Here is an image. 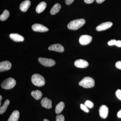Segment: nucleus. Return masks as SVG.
<instances>
[{"instance_id":"18","label":"nucleus","mask_w":121,"mask_h":121,"mask_svg":"<svg viewBox=\"0 0 121 121\" xmlns=\"http://www.w3.org/2000/svg\"><path fill=\"white\" fill-rule=\"evenodd\" d=\"M31 95L36 100H39L42 97V93L40 91L38 90H36L35 91H32L31 93Z\"/></svg>"},{"instance_id":"33","label":"nucleus","mask_w":121,"mask_h":121,"mask_svg":"<svg viewBox=\"0 0 121 121\" xmlns=\"http://www.w3.org/2000/svg\"><path fill=\"white\" fill-rule=\"evenodd\" d=\"M105 1V0H96V2L97 3H99V4H101Z\"/></svg>"},{"instance_id":"14","label":"nucleus","mask_w":121,"mask_h":121,"mask_svg":"<svg viewBox=\"0 0 121 121\" xmlns=\"http://www.w3.org/2000/svg\"><path fill=\"white\" fill-rule=\"evenodd\" d=\"M9 37L11 39L15 42H22L24 40V37L17 33H12L9 35Z\"/></svg>"},{"instance_id":"1","label":"nucleus","mask_w":121,"mask_h":121,"mask_svg":"<svg viewBox=\"0 0 121 121\" xmlns=\"http://www.w3.org/2000/svg\"><path fill=\"white\" fill-rule=\"evenodd\" d=\"M86 23V21L83 19H78L72 21L68 25V28L69 30H78L81 27Z\"/></svg>"},{"instance_id":"20","label":"nucleus","mask_w":121,"mask_h":121,"mask_svg":"<svg viewBox=\"0 0 121 121\" xmlns=\"http://www.w3.org/2000/svg\"><path fill=\"white\" fill-rule=\"evenodd\" d=\"M65 107V104L63 102H60L56 106L55 112L57 114L60 113L63 109Z\"/></svg>"},{"instance_id":"28","label":"nucleus","mask_w":121,"mask_h":121,"mask_svg":"<svg viewBox=\"0 0 121 121\" xmlns=\"http://www.w3.org/2000/svg\"><path fill=\"white\" fill-rule=\"evenodd\" d=\"M115 66L118 69H121V60L117 62L115 64Z\"/></svg>"},{"instance_id":"35","label":"nucleus","mask_w":121,"mask_h":121,"mask_svg":"<svg viewBox=\"0 0 121 121\" xmlns=\"http://www.w3.org/2000/svg\"><path fill=\"white\" fill-rule=\"evenodd\" d=\"M44 121H50L47 119H44Z\"/></svg>"},{"instance_id":"5","label":"nucleus","mask_w":121,"mask_h":121,"mask_svg":"<svg viewBox=\"0 0 121 121\" xmlns=\"http://www.w3.org/2000/svg\"><path fill=\"white\" fill-rule=\"evenodd\" d=\"M38 60L41 65L46 67L52 66L56 64L55 60L52 59L39 58Z\"/></svg>"},{"instance_id":"7","label":"nucleus","mask_w":121,"mask_h":121,"mask_svg":"<svg viewBox=\"0 0 121 121\" xmlns=\"http://www.w3.org/2000/svg\"><path fill=\"white\" fill-rule=\"evenodd\" d=\"M92 40L91 36L88 35H82L79 39V42L82 45H86L90 43Z\"/></svg>"},{"instance_id":"26","label":"nucleus","mask_w":121,"mask_h":121,"mask_svg":"<svg viewBox=\"0 0 121 121\" xmlns=\"http://www.w3.org/2000/svg\"><path fill=\"white\" fill-rule=\"evenodd\" d=\"M115 94L117 97L120 100H121V90L119 89L117 90Z\"/></svg>"},{"instance_id":"3","label":"nucleus","mask_w":121,"mask_h":121,"mask_svg":"<svg viewBox=\"0 0 121 121\" xmlns=\"http://www.w3.org/2000/svg\"><path fill=\"white\" fill-rule=\"evenodd\" d=\"M79 85L84 88H91L94 86L95 82L93 78L89 77H85L79 82Z\"/></svg>"},{"instance_id":"15","label":"nucleus","mask_w":121,"mask_h":121,"mask_svg":"<svg viewBox=\"0 0 121 121\" xmlns=\"http://www.w3.org/2000/svg\"><path fill=\"white\" fill-rule=\"evenodd\" d=\"M31 5V2L29 0H26L21 3L20 6V9L22 12H26L27 11Z\"/></svg>"},{"instance_id":"2","label":"nucleus","mask_w":121,"mask_h":121,"mask_svg":"<svg viewBox=\"0 0 121 121\" xmlns=\"http://www.w3.org/2000/svg\"><path fill=\"white\" fill-rule=\"evenodd\" d=\"M31 80L33 84L36 86H43L45 83L44 78L39 74H35L33 75Z\"/></svg>"},{"instance_id":"34","label":"nucleus","mask_w":121,"mask_h":121,"mask_svg":"<svg viewBox=\"0 0 121 121\" xmlns=\"http://www.w3.org/2000/svg\"><path fill=\"white\" fill-rule=\"evenodd\" d=\"M2 99V97L1 95H0V106L1 105V101Z\"/></svg>"},{"instance_id":"23","label":"nucleus","mask_w":121,"mask_h":121,"mask_svg":"<svg viewBox=\"0 0 121 121\" xmlns=\"http://www.w3.org/2000/svg\"><path fill=\"white\" fill-rule=\"evenodd\" d=\"M84 105H85L87 108H93L94 106V104L91 101L89 100H87L84 103Z\"/></svg>"},{"instance_id":"30","label":"nucleus","mask_w":121,"mask_h":121,"mask_svg":"<svg viewBox=\"0 0 121 121\" xmlns=\"http://www.w3.org/2000/svg\"><path fill=\"white\" fill-rule=\"evenodd\" d=\"M115 45L118 47H121V40H117V41Z\"/></svg>"},{"instance_id":"9","label":"nucleus","mask_w":121,"mask_h":121,"mask_svg":"<svg viewBox=\"0 0 121 121\" xmlns=\"http://www.w3.org/2000/svg\"><path fill=\"white\" fill-rule=\"evenodd\" d=\"M113 25V23L111 22H107L100 24L96 27V30L98 31H104L110 28Z\"/></svg>"},{"instance_id":"6","label":"nucleus","mask_w":121,"mask_h":121,"mask_svg":"<svg viewBox=\"0 0 121 121\" xmlns=\"http://www.w3.org/2000/svg\"><path fill=\"white\" fill-rule=\"evenodd\" d=\"M32 29L35 32H46L48 31V29L45 26L40 24H35L32 26Z\"/></svg>"},{"instance_id":"19","label":"nucleus","mask_w":121,"mask_h":121,"mask_svg":"<svg viewBox=\"0 0 121 121\" xmlns=\"http://www.w3.org/2000/svg\"><path fill=\"white\" fill-rule=\"evenodd\" d=\"M61 6L59 4H56L54 5L50 11V13L51 15H54L58 13L60 11Z\"/></svg>"},{"instance_id":"10","label":"nucleus","mask_w":121,"mask_h":121,"mask_svg":"<svg viewBox=\"0 0 121 121\" xmlns=\"http://www.w3.org/2000/svg\"><path fill=\"white\" fill-rule=\"evenodd\" d=\"M12 64L8 61H4L0 63V72H2L11 69Z\"/></svg>"},{"instance_id":"24","label":"nucleus","mask_w":121,"mask_h":121,"mask_svg":"<svg viewBox=\"0 0 121 121\" xmlns=\"http://www.w3.org/2000/svg\"><path fill=\"white\" fill-rule=\"evenodd\" d=\"M64 117L62 115H59L56 117V121H64Z\"/></svg>"},{"instance_id":"13","label":"nucleus","mask_w":121,"mask_h":121,"mask_svg":"<svg viewBox=\"0 0 121 121\" xmlns=\"http://www.w3.org/2000/svg\"><path fill=\"white\" fill-rule=\"evenodd\" d=\"M41 106L43 107L50 109L52 107V102L50 99H48L47 98H44L41 100Z\"/></svg>"},{"instance_id":"17","label":"nucleus","mask_w":121,"mask_h":121,"mask_svg":"<svg viewBox=\"0 0 121 121\" xmlns=\"http://www.w3.org/2000/svg\"><path fill=\"white\" fill-rule=\"evenodd\" d=\"M47 7V4L45 2H41L37 5L36 9V11L38 13H40L43 12Z\"/></svg>"},{"instance_id":"4","label":"nucleus","mask_w":121,"mask_h":121,"mask_svg":"<svg viewBox=\"0 0 121 121\" xmlns=\"http://www.w3.org/2000/svg\"><path fill=\"white\" fill-rule=\"evenodd\" d=\"M16 85V81L12 78H8L4 80L1 83V87L3 89L9 90L13 88Z\"/></svg>"},{"instance_id":"8","label":"nucleus","mask_w":121,"mask_h":121,"mask_svg":"<svg viewBox=\"0 0 121 121\" xmlns=\"http://www.w3.org/2000/svg\"><path fill=\"white\" fill-rule=\"evenodd\" d=\"M109 109L108 107L105 105H102L100 107L99 110V116L102 118L105 119L108 115Z\"/></svg>"},{"instance_id":"32","label":"nucleus","mask_w":121,"mask_h":121,"mask_svg":"<svg viewBox=\"0 0 121 121\" xmlns=\"http://www.w3.org/2000/svg\"><path fill=\"white\" fill-rule=\"evenodd\" d=\"M117 116L119 118H121V110L118 111L117 114Z\"/></svg>"},{"instance_id":"22","label":"nucleus","mask_w":121,"mask_h":121,"mask_svg":"<svg viewBox=\"0 0 121 121\" xmlns=\"http://www.w3.org/2000/svg\"><path fill=\"white\" fill-rule=\"evenodd\" d=\"M9 16V13L7 9L4 10L3 13L0 16V20L2 21L6 20L8 18Z\"/></svg>"},{"instance_id":"21","label":"nucleus","mask_w":121,"mask_h":121,"mask_svg":"<svg viewBox=\"0 0 121 121\" xmlns=\"http://www.w3.org/2000/svg\"><path fill=\"white\" fill-rule=\"evenodd\" d=\"M9 103H10V102L9 99H6L3 105L0 108V114H1L4 113L7 110L8 106L9 104Z\"/></svg>"},{"instance_id":"16","label":"nucleus","mask_w":121,"mask_h":121,"mask_svg":"<svg viewBox=\"0 0 121 121\" xmlns=\"http://www.w3.org/2000/svg\"><path fill=\"white\" fill-rule=\"evenodd\" d=\"M20 113L17 110L13 111L10 115L8 121H17L19 118Z\"/></svg>"},{"instance_id":"11","label":"nucleus","mask_w":121,"mask_h":121,"mask_svg":"<svg viewBox=\"0 0 121 121\" xmlns=\"http://www.w3.org/2000/svg\"><path fill=\"white\" fill-rule=\"evenodd\" d=\"M74 65L76 67L79 68H85L89 66V63L86 60L80 59L75 60Z\"/></svg>"},{"instance_id":"29","label":"nucleus","mask_w":121,"mask_h":121,"mask_svg":"<svg viewBox=\"0 0 121 121\" xmlns=\"http://www.w3.org/2000/svg\"><path fill=\"white\" fill-rule=\"evenodd\" d=\"M74 0H65V3L66 4L69 5L72 4Z\"/></svg>"},{"instance_id":"27","label":"nucleus","mask_w":121,"mask_h":121,"mask_svg":"<svg viewBox=\"0 0 121 121\" xmlns=\"http://www.w3.org/2000/svg\"><path fill=\"white\" fill-rule=\"evenodd\" d=\"M117 40L115 39H112L109 41L108 43V45H115L116 44V43H117Z\"/></svg>"},{"instance_id":"12","label":"nucleus","mask_w":121,"mask_h":121,"mask_svg":"<svg viewBox=\"0 0 121 121\" xmlns=\"http://www.w3.org/2000/svg\"><path fill=\"white\" fill-rule=\"evenodd\" d=\"M48 50L50 51H55L58 52H63L64 51V48L62 45L60 44H52L49 47Z\"/></svg>"},{"instance_id":"31","label":"nucleus","mask_w":121,"mask_h":121,"mask_svg":"<svg viewBox=\"0 0 121 121\" xmlns=\"http://www.w3.org/2000/svg\"><path fill=\"white\" fill-rule=\"evenodd\" d=\"M84 2L86 4H90L93 3L94 0H84Z\"/></svg>"},{"instance_id":"25","label":"nucleus","mask_w":121,"mask_h":121,"mask_svg":"<svg viewBox=\"0 0 121 121\" xmlns=\"http://www.w3.org/2000/svg\"><path fill=\"white\" fill-rule=\"evenodd\" d=\"M80 108L84 112L86 113L89 112V109L87 108V107L85 105H83V104H80Z\"/></svg>"}]
</instances>
